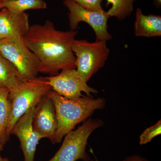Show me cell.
Listing matches in <instances>:
<instances>
[{"label":"cell","mask_w":161,"mask_h":161,"mask_svg":"<svg viewBox=\"0 0 161 161\" xmlns=\"http://www.w3.org/2000/svg\"><path fill=\"white\" fill-rule=\"evenodd\" d=\"M14 66L0 53V89H11L22 83Z\"/></svg>","instance_id":"cell-13"},{"label":"cell","mask_w":161,"mask_h":161,"mask_svg":"<svg viewBox=\"0 0 161 161\" xmlns=\"http://www.w3.org/2000/svg\"><path fill=\"white\" fill-rule=\"evenodd\" d=\"M45 78L52 90L68 99L82 97V92L88 96L91 93H98L97 90L88 85L75 69L62 70L59 75Z\"/></svg>","instance_id":"cell-8"},{"label":"cell","mask_w":161,"mask_h":161,"mask_svg":"<svg viewBox=\"0 0 161 161\" xmlns=\"http://www.w3.org/2000/svg\"><path fill=\"white\" fill-rule=\"evenodd\" d=\"M155 3L158 6H161V0H155Z\"/></svg>","instance_id":"cell-20"},{"label":"cell","mask_w":161,"mask_h":161,"mask_svg":"<svg viewBox=\"0 0 161 161\" xmlns=\"http://www.w3.org/2000/svg\"><path fill=\"white\" fill-rule=\"evenodd\" d=\"M161 133V122L160 120L155 125L147 128L140 136V145H144L151 142V140Z\"/></svg>","instance_id":"cell-17"},{"label":"cell","mask_w":161,"mask_h":161,"mask_svg":"<svg viewBox=\"0 0 161 161\" xmlns=\"http://www.w3.org/2000/svg\"><path fill=\"white\" fill-rule=\"evenodd\" d=\"M46 3L43 0H4L3 8L15 13H21L29 9H46Z\"/></svg>","instance_id":"cell-15"},{"label":"cell","mask_w":161,"mask_h":161,"mask_svg":"<svg viewBox=\"0 0 161 161\" xmlns=\"http://www.w3.org/2000/svg\"><path fill=\"white\" fill-rule=\"evenodd\" d=\"M35 107H32L22 115L15 124L11 134L19 138L24 157V161H34L37 146L41 137L32 127V119Z\"/></svg>","instance_id":"cell-10"},{"label":"cell","mask_w":161,"mask_h":161,"mask_svg":"<svg viewBox=\"0 0 161 161\" xmlns=\"http://www.w3.org/2000/svg\"><path fill=\"white\" fill-rule=\"evenodd\" d=\"M47 95L54 104L58 120L54 144L60 142L64 136L73 130L76 125L89 117L95 110L103 108L105 105L103 98L83 96L70 99L52 90Z\"/></svg>","instance_id":"cell-2"},{"label":"cell","mask_w":161,"mask_h":161,"mask_svg":"<svg viewBox=\"0 0 161 161\" xmlns=\"http://www.w3.org/2000/svg\"><path fill=\"white\" fill-rule=\"evenodd\" d=\"M65 1V0H64ZM77 3L86 9L94 11H102L104 10L102 6V0H68Z\"/></svg>","instance_id":"cell-18"},{"label":"cell","mask_w":161,"mask_h":161,"mask_svg":"<svg viewBox=\"0 0 161 161\" xmlns=\"http://www.w3.org/2000/svg\"><path fill=\"white\" fill-rule=\"evenodd\" d=\"M51 87L45 77L24 81L9 90L8 99L10 112L6 128L7 138L19 119L32 107H36Z\"/></svg>","instance_id":"cell-3"},{"label":"cell","mask_w":161,"mask_h":161,"mask_svg":"<svg viewBox=\"0 0 161 161\" xmlns=\"http://www.w3.org/2000/svg\"><path fill=\"white\" fill-rule=\"evenodd\" d=\"M4 1V0H0V9H2L3 8V5Z\"/></svg>","instance_id":"cell-22"},{"label":"cell","mask_w":161,"mask_h":161,"mask_svg":"<svg viewBox=\"0 0 161 161\" xmlns=\"http://www.w3.org/2000/svg\"><path fill=\"white\" fill-rule=\"evenodd\" d=\"M108 5L112 7L107 14L111 17H114L119 20H123L129 17L133 10V3L135 0H106Z\"/></svg>","instance_id":"cell-16"},{"label":"cell","mask_w":161,"mask_h":161,"mask_svg":"<svg viewBox=\"0 0 161 161\" xmlns=\"http://www.w3.org/2000/svg\"><path fill=\"white\" fill-rule=\"evenodd\" d=\"M72 49L76 58L77 72L87 82L103 67L110 52L107 42L97 40L90 42L75 39Z\"/></svg>","instance_id":"cell-5"},{"label":"cell","mask_w":161,"mask_h":161,"mask_svg":"<svg viewBox=\"0 0 161 161\" xmlns=\"http://www.w3.org/2000/svg\"><path fill=\"white\" fill-rule=\"evenodd\" d=\"M78 33L77 30H58L50 20L30 26L24 40L40 61V73L54 75L60 70L76 68L72 46Z\"/></svg>","instance_id":"cell-1"},{"label":"cell","mask_w":161,"mask_h":161,"mask_svg":"<svg viewBox=\"0 0 161 161\" xmlns=\"http://www.w3.org/2000/svg\"><path fill=\"white\" fill-rule=\"evenodd\" d=\"M29 15L15 13L6 8L0 9V40L24 37L30 28Z\"/></svg>","instance_id":"cell-11"},{"label":"cell","mask_w":161,"mask_h":161,"mask_svg":"<svg viewBox=\"0 0 161 161\" xmlns=\"http://www.w3.org/2000/svg\"><path fill=\"white\" fill-rule=\"evenodd\" d=\"M64 4L68 9L69 26L71 31H76L80 22L87 23L92 27L97 41L107 42L112 39L108 31V21L110 17L107 11H94L86 9L77 3L65 0Z\"/></svg>","instance_id":"cell-7"},{"label":"cell","mask_w":161,"mask_h":161,"mask_svg":"<svg viewBox=\"0 0 161 161\" xmlns=\"http://www.w3.org/2000/svg\"><path fill=\"white\" fill-rule=\"evenodd\" d=\"M103 125L100 119H89L85 121L77 130L64 136L61 147L48 161H89V156L86 151L88 139L92 132Z\"/></svg>","instance_id":"cell-6"},{"label":"cell","mask_w":161,"mask_h":161,"mask_svg":"<svg viewBox=\"0 0 161 161\" xmlns=\"http://www.w3.org/2000/svg\"><path fill=\"white\" fill-rule=\"evenodd\" d=\"M32 127L41 138L49 139L54 144L58 123L54 104L47 94L41 98L36 107Z\"/></svg>","instance_id":"cell-9"},{"label":"cell","mask_w":161,"mask_h":161,"mask_svg":"<svg viewBox=\"0 0 161 161\" xmlns=\"http://www.w3.org/2000/svg\"><path fill=\"white\" fill-rule=\"evenodd\" d=\"M134 34L137 37H155L161 36V17L158 15H145L137 8L136 11Z\"/></svg>","instance_id":"cell-12"},{"label":"cell","mask_w":161,"mask_h":161,"mask_svg":"<svg viewBox=\"0 0 161 161\" xmlns=\"http://www.w3.org/2000/svg\"><path fill=\"white\" fill-rule=\"evenodd\" d=\"M0 53L14 66L23 82L37 77L40 61L26 45L24 37L0 40Z\"/></svg>","instance_id":"cell-4"},{"label":"cell","mask_w":161,"mask_h":161,"mask_svg":"<svg viewBox=\"0 0 161 161\" xmlns=\"http://www.w3.org/2000/svg\"><path fill=\"white\" fill-rule=\"evenodd\" d=\"M9 92V89H0V150L8 139L6 128L10 112V105L8 99Z\"/></svg>","instance_id":"cell-14"},{"label":"cell","mask_w":161,"mask_h":161,"mask_svg":"<svg viewBox=\"0 0 161 161\" xmlns=\"http://www.w3.org/2000/svg\"><path fill=\"white\" fill-rule=\"evenodd\" d=\"M122 161H149L145 158L138 155H132Z\"/></svg>","instance_id":"cell-19"},{"label":"cell","mask_w":161,"mask_h":161,"mask_svg":"<svg viewBox=\"0 0 161 161\" xmlns=\"http://www.w3.org/2000/svg\"><path fill=\"white\" fill-rule=\"evenodd\" d=\"M0 161H9L8 159L3 158L0 154Z\"/></svg>","instance_id":"cell-21"}]
</instances>
